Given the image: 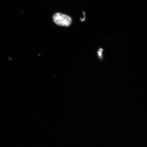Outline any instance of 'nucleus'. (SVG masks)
Instances as JSON below:
<instances>
[{
  "label": "nucleus",
  "instance_id": "f03ea898",
  "mask_svg": "<svg viewBox=\"0 0 147 147\" xmlns=\"http://www.w3.org/2000/svg\"><path fill=\"white\" fill-rule=\"evenodd\" d=\"M102 49H100V50H99L98 51V56H100V57H101V56H102Z\"/></svg>",
  "mask_w": 147,
  "mask_h": 147
},
{
  "label": "nucleus",
  "instance_id": "f257e3e1",
  "mask_svg": "<svg viewBox=\"0 0 147 147\" xmlns=\"http://www.w3.org/2000/svg\"><path fill=\"white\" fill-rule=\"evenodd\" d=\"M53 18L55 24L62 26H69L72 22L71 18L69 16L60 13L55 14Z\"/></svg>",
  "mask_w": 147,
  "mask_h": 147
}]
</instances>
